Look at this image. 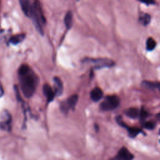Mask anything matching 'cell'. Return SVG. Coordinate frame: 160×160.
I'll return each mask as SVG.
<instances>
[{"label":"cell","mask_w":160,"mask_h":160,"mask_svg":"<svg viewBox=\"0 0 160 160\" xmlns=\"http://www.w3.org/2000/svg\"><path fill=\"white\" fill-rule=\"evenodd\" d=\"M119 98L115 95L107 96L104 100L101 103L100 108L104 111L112 110L119 106Z\"/></svg>","instance_id":"obj_3"},{"label":"cell","mask_w":160,"mask_h":160,"mask_svg":"<svg viewBox=\"0 0 160 160\" xmlns=\"http://www.w3.org/2000/svg\"><path fill=\"white\" fill-rule=\"evenodd\" d=\"M43 92L46 96L47 101L48 102L53 101L54 96H56V93L54 90H53L49 84H45L43 86Z\"/></svg>","instance_id":"obj_7"},{"label":"cell","mask_w":160,"mask_h":160,"mask_svg":"<svg viewBox=\"0 0 160 160\" xmlns=\"http://www.w3.org/2000/svg\"><path fill=\"white\" fill-rule=\"evenodd\" d=\"M64 21L67 29H70L72 24V14L71 11H69L66 13Z\"/></svg>","instance_id":"obj_13"},{"label":"cell","mask_w":160,"mask_h":160,"mask_svg":"<svg viewBox=\"0 0 160 160\" xmlns=\"http://www.w3.org/2000/svg\"><path fill=\"white\" fill-rule=\"evenodd\" d=\"M154 123L152 121H148V122H146V123H144V126L145 128L148 129H154Z\"/></svg>","instance_id":"obj_18"},{"label":"cell","mask_w":160,"mask_h":160,"mask_svg":"<svg viewBox=\"0 0 160 160\" xmlns=\"http://www.w3.org/2000/svg\"><path fill=\"white\" fill-rule=\"evenodd\" d=\"M159 134H160V129H159Z\"/></svg>","instance_id":"obj_23"},{"label":"cell","mask_w":160,"mask_h":160,"mask_svg":"<svg viewBox=\"0 0 160 160\" xmlns=\"http://www.w3.org/2000/svg\"><path fill=\"white\" fill-rule=\"evenodd\" d=\"M126 128L128 129L129 135L131 138H134L137 136L139 132H141V129L137 128H131V127H128L126 126Z\"/></svg>","instance_id":"obj_14"},{"label":"cell","mask_w":160,"mask_h":160,"mask_svg":"<svg viewBox=\"0 0 160 160\" xmlns=\"http://www.w3.org/2000/svg\"><path fill=\"white\" fill-rule=\"evenodd\" d=\"M37 28V29L41 32H42V25L45 23V19L43 16L41 9L38 2H34L33 4L32 11L31 17Z\"/></svg>","instance_id":"obj_2"},{"label":"cell","mask_w":160,"mask_h":160,"mask_svg":"<svg viewBox=\"0 0 160 160\" xmlns=\"http://www.w3.org/2000/svg\"><path fill=\"white\" fill-rule=\"evenodd\" d=\"M54 90L55 91L56 95H61L62 89H63V86L62 83L61 81V79L58 77H54Z\"/></svg>","instance_id":"obj_10"},{"label":"cell","mask_w":160,"mask_h":160,"mask_svg":"<svg viewBox=\"0 0 160 160\" xmlns=\"http://www.w3.org/2000/svg\"><path fill=\"white\" fill-rule=\"evenodd\" d=\"M159 142H160V141H159Z\"/></svg>","instance_id":"obj_24"},{"label":"cell","mask_w":160,"mask_h":160,"mask_svg":"<svg viewBox=\"0 0 160 160\" xmlns=\"http://www.w3.org/2000/svg\"><path fill=\"white\" fill-rule=\"evenodd\" d=\"M19 1L21 9L24 14L28 17H31L34 3H32L31 0H19Z\"/></svg>","instance_id":"obj_6"},{"label":"cell","mask_w":160,"mask_h":160,"mask_svg":"<svg viewBox=\"0 0 160 160\" xmlns=\"http://www.w3.org/2000/svg\"><path fill=\"white\" fill-rule=\"evenodd\" d=\"M151 17L148 14H143L139 17V22L144 26L148 25L149 23Z\"/></svg>","instance_id":"obj_16"},{"label":"cell","mask_w":160,"mask_h":160,"mask_svg":"<svg viewBox=\"0 0 160 160\" xmlns=\"http://www.w3.org/2000/svg\"><path fill=\"white\" fill-rule=\"evenodd\" d=\"M103 92L102 90L99 88H94L90 93V97L91 99L95 102L99 101L102 98Z\"/></svg>","instance_id":"obj_9"},{"label":"cell","mask_w":160,"mask_h":160,"mask_svg":"<svg viewBox=\"0 0 160 160\" xmlns=\"http://www.w3.org/2000/svg\"><path fill=\"white\" fill-rule=\"evenodd\" d=\"M25 38V35L23 34H16L15 36H12L9 39V41L11 44H18L22 42Z\"/></svg>","instance_id":"obj_12"},{"label":"cell","mask_w":160,"mask_h":160,"mask_svg":"<svg viewBox=\"0 0 160 160\" xmlns=\"http://www.w3.org/2000/svg\"><path fill=\"white\" fill-rule=\"evenodd\" d=\"M88 61H91L94 64L96 68H101L104 67H111L114 66V62L111 59L104 58L98 59H88Z\"/></svg>","instance_id":"obj_5"},{"label":"cell","mask_w":160,"mask_h":160,"mask_svg":"<svg viewBox=\"0 0 160 160\" xmlns=\"http://www.w3.org/2000/svg\"><path fill=\"white\" fill-rule=\"evenodd\" d=\"M4 94V90H3V88H2V86L0 82V98L1 96H2Z\"/></svg>","instance_id":"obj_21"},{"label":"cell","mask_w":160,"mask_h":160,"mask_svg":"<svg viewBox=\"0 0 160 160\" xmlns=\"http://www.w3.org/2000/svg\"><path fill=\"white\" fill-rule=\"evenodd\" d=\"M158 117H159V118H160V113H159V114H158Z\"/></svg>","instance_id":"obj_22"},{"label":"cell","mask_w":160,"mask_h":160,"mask_svg":"<svg viewBox=\"0 0 160 160\" xmlns=\"http://www.w3.org/2000/svg\"><path fill=\"white\" fill-rule=\"evenodd\" d=\"M126 115L132 119L137 118L140 116V111L138 109L135 108H131L128 109L126 112Z\"/></svg>","instance_id":"obj_11"},{"label":"cell","mask_w":160,"mask_h":160,"mask_svg":"<svg viewBox=\"0 0 160 160\" xmlns=\"http://www.w3.org/2000/svg\"><path fill=\"white\" fill-rule=\"evenodd\" d=\"M148 116V112L145 110L142 109V110L140 111V116H139V117H140V118L141 119H145Z\"/></svg>","instance_id":"obj_19"},{"label":"cell","mask_w":160,"mask_h":160,"mask_svg":"<svg viewBox=\"0 0 160 160\" xmlns=\"http://www.w3.org/2000/svg\"><path fill=\"white\" fill-rule=\"evenodd\" d=\"M146 4H154V0H139Z\"/></svg>","instance_id":"obj_20"},{"label":"cell","mask_w":160,"mask_h":160,"mask_svg":"<svg viewBox=\"0 0 160 160\" xmlns=\"http://www.w3.org/2000/svg\"><path fill=\"white\" fill-rule=\"evenodd\" d=\"M133 155L126 148H122L118 152L117 158L123 160H130L133 159Z\"/></svg>","instance_id":"obj_8"},{"label":"cell","mask_w":160,"mask_h":160,"mask_svg":"<svg viewBox=\"0 0 160 160\" xmlns=\"http://www.w3.org/2000/svg\"><path fill=\"white\" fill-rule=\"evenodd\" d=\"M144 85L149 88V89H154V88H158L160 91V84L157 82H149V81H144L143 82Z\"/></svg>","instance_id":"obj_17"},{"label":"cell","mask_w":160,"mask_h":160,"mask_svg":"<svg viewBox=\"0 0 160 160\" xmlns=\"http://www.w3.org/2000/svg\"><path fill=\"white\" fill-rule=\"evenodd\" d=\"M18 73L23 94L26 98L31 97L38 86V76L27 65H22L19 69Z\"/></svg>","instance_id":"obj_1"},{"label":"cell","mask_w":160,"mask_h":160,"mask_svg":"<svg viewBox=\"0 0 160 160\" xmlns=\"http://www.w3.org/2000/svg\"><path fill=\"white\" fill-rule=\"evenodd\" d=\"M156 46L155 40L152 38H149L146 41V49L148 51L153 50Z\"/></svg>","instance_id":"obj_15"},{"label":"cell","mask_w":160,"mask_h":160,"mask_svg":"<svg viewBox=\"0 0 160 160\" xmlns=\"http://www.w3.org/2000/svg\"><path fill=\"white\" fill-rule=\"evenodd\" d=\"M78 100V96L77 94L72 95L66 101L62 102L61 104V109L64 112H67L69 109H74Z\"/></svg>","instance_id":"obj_4"}]
</instances>
